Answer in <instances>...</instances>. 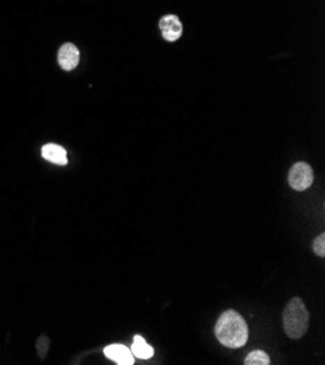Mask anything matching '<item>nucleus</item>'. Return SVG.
I'll list each match as a JSON object with an SVG mask.
<instances>
[{
  "mask_svg": "<svg viewBox=\"0 0 325 365\" xmlns=\"http://www.w3.org/2000/svg\"><path fill=\"white\" fill-rule=\"evenodd\" d=\"M214 333L223 346L232 349L244 346L250 335L248 326H246L244 317L235 310H228L219 317L214 327Z\"/></svg>",
  "mask_w": 325,
  "mask_h": 365,
  "instance_id": "f257e3e1",
  "label": "nucleus"
},
{
  "mask_svg": "<svg viewBox=\"0 0 325 365\" xmlns=\"http://www.w3.org/2000/svg\"><path fill=\"white\" fill-rule=\"evenodd\" d=\"M283 326L290 339H301L309 326V311L301 298H292L283 311Z\"/></svg>",
  "mask_w": 325,
  "mask_h": 365,
  "instance_id": "f03ea898",
  "label": "nucleus"
},
{
  "mask_svg": "<svg viewBox=\"0 0 325 365\" xmlns=\"http://www.w3.org/2000/svg\"><path fill=\"white\" fill-rule=\"evenodd\" d=\"M314 182V170L308 163L299 162L293 165L289 172V185L295 191H305Z\"/></svg>",
  "mask_w": 325,
  "mask_h": 365,
  "instance_id": "7ed1b4c3",
  "label": "nucleus"
},
{
  "mask_svg": "<svg viewBox=\"0 0 325 365\" xmlns=\"http://www.w3.org/2000/svg\"><path fill=\"white\" fill-rule=\"evenodd\" d=\"M79 57H81L79 50L76 49V45L70 42L65 44V45H61L58 50V65L63 70L70 72L77 65H79Z\"/></svg>",
  "mask_w": 325,
  "mask_h": 365,
  "instance_id": "20e7f679",
  "label": "nucleus"
},
{
  "mask_svg": "<svg viewBox=\"0 0 325 365\" xmlns=\"http://www.w3.org/2000/svg\"><path fill=\"white\" fill-rule=\"evenodd\" d=\"M162 35L166 41H177L182 34V25L175 15H166L159 22Z\"/></svg>",
  "mask_w": 325,
  "mask_h": 365,
  "instance_id": "39448f33",
  "label": "nucleus"
},
{
  "mask_svg": "<svg viewBox=\"0 0 325 365\" xmlns=\"http://www.w3.org/2000/svg\"><path fill=\"white\" fill-rule=\"evenodd\" d=\"M104 354L106 355V358L113 359L114 362H117L120 365H133L134 364V357L132 354V351L125 345L114 343V345L106 346L104 349Z\"/></svg>",
  "mask_w": 325,
  "mask_h": 365,
  "instance_id": "423d86ee",
  "label": "nucleus"
},
{
  "mask_svg": "<svg viewBox=\"0 0 325 365\" xmlns=\"http://www.w3.org/2000/svg\"><path fill=\"white\" fill-rule=\"evenodd\" d=\"M41 154H42V157L45 159V161H49L51 163H56V165H60V166L68 165V153H66V150L61 146H58V145H54V143H49V145L42 146Z\"/></svg>",
  "mask_w": 325,
  "mask_h": 365,
  "instance_id": "0eeeda50",
  "label": "nucleus"
},
{
  "mask_svg": "<svg viewBox=\"0 0 325 365\" xmlns=\"http://www.w3.org/2000/svg\"><path fill=\"white\" fill-rule=\"evenodd\" d=\"M130 351H132L133 357H137V358H141V359H149V358H152V357H153V352H154L153 348L149 346V345L146 343V341H145L142 336H138V335L134 336V342H133V345H132Z\"/></svg>",
  "mask_w": 325,
  "mask_h": 365,
  "instance_id": "6e6552de",
  "label": "nucleus"
},
{
  "mask_svg": "<svg viewBox=\"0 0 325 365\" xmlns=\"http://www.w3.org/2000/svg\"><path fill=\"white\" fill-rule=\"evenodd\" d=\"M245 365H269L270 364V357L264 351H253L248 357L245 358Z\"/></svg>",
  "mask_w": 325,
  "mask_h": 365,
  "instance_id": "1a4fd4ad",
  "label": "nucleus"
},
{
  "mask_svg": "<svg viewBox=\"0 0 325 365\" xmlns=\"http://www.w3.org/2000/svg\"><path fill=\"white\" fill-rule=\"evenodd\" d=\"M312 249H314V253L317 257H319V258L325 257V234L324 233H321L314 241Z\"/></svg>",
  "mask_w": 325,
  "mask_h": 365,
  "instance_id": "9d476101",
  "label": "nucleus"
},
{
  "mask_svg": "<svg viewBox=\"0 0 325 365\" xmlns=\"http://www.w3.org/2000/svg\"><path fill=\"white\" fill-rule=\"evenodd\" d=\"M47 346H49V339L45 338V336H42V338L40 339V342H38V348L41 349V358H44L45 349H47Z\"/></svg>",
  "mask_w": 325,
  "mask_h": 365,
  "instance_id": "9b49d317",
  "label": "nucleus"
}]
</instances>
